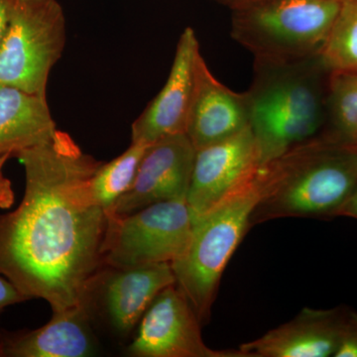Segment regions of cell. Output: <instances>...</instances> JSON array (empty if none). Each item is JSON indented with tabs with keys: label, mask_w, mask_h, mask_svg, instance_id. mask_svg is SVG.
<instances>
[{
	"label": "cell",
	"mask_w": 357,
	"mask_h": 357,
	"mask_svg": "<svg viewBox=\"0 0 357 357\" xmlns=\"http://www.w3.org/2000/svg\"><path fill=\"white\" fill-rule=\"evenodd\" d=\"M249 128L245 93H236L220 83L203 56L196 66L194 93L187 134L196 150L227 139Z\"/></svg>",
	"instance_id": "4fadbf2b"
},
{
	"label": "cell",
	"mask_w": 357,
	"mask_h": 357,
	"mask_svg": "<svg viewBox=\"0 0 357 357\" xmlns=\"http://www.w3.org/2000/svg\"><path fill=\"white\" fill-rule=\"evenodd\" d=\"M332 73L321 55L295 62L255 61L245 96L261 165L321 136Z\"/></svg>",
	"instance_id": "7a4b0ae2"
},
{
	"label": "cell",
	"mask_w": 357,
	"mask_h": 357,
	"mask_svg": "<svg viewBox=\"0 0 357 357\" xmlns=\"http://www.w3.org/2000/svg\"><path fill=\"white\" fill-rule=\"evenodd\" d=\"M338 217L351 218L357 220V185L345 203L342 204L340 210L338 211Z\"/></svg>",
	"instance_id": "cb8c5ba5"
},
{
	"label": "cell",
	"mask_w": 357,
	"mask_h": 357,
	"mask_svg": "<svg viewBox=\"0 0 357 357\" xmlns=\"http://www.w3.org/2000/svg\"><path fill=\"white\" fill-rule=\"evenodd\" d=\"M15 0H0V45L6 35Z\"/></svg>",
	"instance_id": "603a6c76"
},
{
	"label": "cell",
	"mask_w": 357,
	"mask_h": 357,
	"mask_svg": "<svg viewBox=\"0 0 357 357\" xmlns=\"http://www.w3.org/2000/svg\"><path fill=\"white\" fill-rule=\"evenodd\" d=\"M261 166L250 128L196 150L187 203L192 220L220 204Z\"/></svg>",
	"instance_id": "9c48e42d"
},
{
	"label": "cell",
	"mask_w": 357,
	"mask_h": 357,
	"mask_svg": "<svg viewBox=\"0 0 357 357\" xmlns=\"http://www.w3.org/2000/svg\"><path fill=\"white\" fill-rule=\"evenodd\" d=\"M199 55L196 33L187 27L178 39L165 84L132 123V142L150 145L166 136L185 133Z\"/></svg>",
	"instance_id": "8fae6325"
},
{
	"label": "cell",
	"mask_w": 357,
	"mask_h": 357,
	"mask_svg": "<svg viewBox=\"0 0 357 357\" xmlns=\"http://www.w3.org/2000/svg\"><path fill=\"white\" fill-rule=\"evenodd\" d=\"M23 294L11 283L6 277L0 275V316L7 307L27 301Z\"/></svg>",
	"instance_id": "44dd1931"
},
{
	"label": "cell",
	"mask_w": 357,
	"mask_h": 357,
	"mask_svg": "<svg viewBox=\"0 0 357 357\" xmlns=\"http://www.w3.org/2000/svg\"><path fill=\"white\" fill-rule=\"evenodd\" d=\"M65 44V14L57 0H15L0 45V84L47 98Z\"/></svg>",
	"instance_id": "8992f818"
},
{
	"label": "cell",
	"mask_w": 357,
	"mask_h": 357,
	"mask_svg": "<svg viewBox=\"0 0 357 357\" xmlns=\"http://www.w3.org/2000/svg\"><path fill=\"white\" fill-rule=\"evenodd\" d=\"M91 307H77L53 314L51 321L33 331L6 332L2 337L1 357H86L96 352L91 328Z\"/></svg>",
	"instance_id": "9a60e30c"
},
{
	"label": "cell",
	"mask_w": 357,
	"mask_h": 357,
	"mask_svg": "<svg viewBox=\"0 0 357 357\" xmlns=\"http://www.w3.org/2000/svg\"><path fill=\"white\" fill-rule=\"evenodd\" d=\"M192 230L187 199L160 202L121 217L109 215L103 262L112 268L171 264L184 255Z\"/></svg>",
	"instance_id": "52a82bcc"
},
{
	"label": "cell",
	"mask_w": 357,
	"mask_h": 357,
	"mask_svg": "<svg viewBox=\"0 0 357 357\" xmlns=\"http://www.w3.org/2000/svg\"><path fill=\"white\" fill-rule=\"evenodd\" d=\"M2 337H3V331H0V357H1Z\"/></svg>",
	"instance_id": "484cf974"
},
{
	"label": "cell",
	"mask_w": 357,
	"mask_h": 357,
	"mask_svg": "<svg viewBox=\"0 0 357 357\" xmlns=\"http://www.w3.org/2000/svg\"><path fill=\"white\" fill-rule=\"evenodd\" d=\"M149 145L131 142L119 157L102 163L91 178V188L96 203L109 213L124 192L128 191Z\"/></svg>",
	"instance_id": "ac0fdd59"
},
{
	"label": "cell",
	"mask_w": 357,
	"mask_h": 357,
	"mask_svg": "<svg viewBox=\"0 0 357 357\" xmlns=\"http://www.w3.org/2000/svg\"><path fill=\"white\" fill-rule=\"evenodd\" d=\"M319 137L357 149V72L332 73L325 128Z\"/></svg>",
	"instance_id": "e0dca14e"
},
{
	"label": "cell",
	"mask_w": 357,
	"mask_h": 357,
	"mask_svg": "<svg viewBox=\"0 0 357 357\" xmlns=\"http://www.w3.org/2000/svg\"><path fill=\"white\" fill-rule=\"evenodd\" d=\"M138 325L126 351L130 356L243 357L238 349L215 351L204 344L201 321L176 284L157 295Z\"/></svg>",
	"instance_id": "ba28073f"
},
{
	"label": "cell",
	"mask_w": 357,
	"mask_h": 357,
	"mask_svg": "<svg viewBox=\"0 0 357 357\" xmlns=\"http://www.w3.org/2000/svg\"><path fill=\"white\" fill-rule=\"evenodd\" d=\"M250 227L275 218H337L357 185V149L318 137L260 167Z\"/></svg>",
	"instance_id": "3957f363"
},
{
	"label": "cell",
	"mask_w": 357,
	"mask_h": 357,
	"mask_svg": "<svg viewBox=\"0 0 357 357\" xmlns=\"http://www.w3.org/2000/svg\"><path fill=\"white\" fill-rule=\"evenodd\" d=\"M260 167L238 189L192 220L189 245L184 255L171 263L176 286L202 325L210 319L227 263L250 229L251 215L261 196Z\"/></svg>",
	"instance_id": "277c9868"
},
{
	"label": "cell",
	"mask_w": 357,
	"mask_h": 357,
	"mask_svg": "<svg viewBox=\"0 0 357 357\" xmlns=\"http://www.w3.org/2000/svg\"><path fill=\"white\" fill-rule=\"evenodd\" d=\"M196 148L187 134L166 136L149 145L135 180L107 215H128L150 204L187 199Z\"/></svg>",
	"instance_id": "30bf717a"
},
{
	"label": "cell",
	"mask_w": 357,
	"mask_h": 357,
	"mask_svg": "<svg viewBox=\"0 0 357 357\" xmlns=\"http://www.w3.org/2000/svg\"><path fill=\"white\" fill-rule=\"evenodd\" d=\"M15 157L25 194L16 210L0 215V275L28 300L48 302L53 314L93 309L109 215L91 182L103 162L61 130Z\"/></svg>",
	"instance_id": "6da1fadb"
},
{
	"label": "cell",
	"mask_w": 357,
	"mask_h": 357,
	"mask_svg": "<svg viewBox=\"0 0 357 357\" xmlns=\"http://www.w3.org/2000/svg\"><path fill=\"white\" fill-rule=\"evenodd\" d=\"M321 57L333 73L357 72V0L340 2Z\"/></svg>",
	"instance_id": "d6986e66"
},
{
	"label": "cell",
	"mask_w": 357,
	"mask_h": 357,
	"mask_svg": "<svg viewBox=\"0 0 357 357\" xmlns=\"http://www.w3.org/2000/svg\"><path fill=\"white\" fill-rule=\"evenodd\" d=\"M333 357H357V312L349 309Z\"/></svg>",
	"instance_id": "ffe728a7"
},
{
	"label": "cell",
	"mask_w": 357,
	"mask_h": 357,
	"mask_svg": "<svg viewBox=\"0 0 357 357\" xmlns=\"http://www.w3.org/2000/svg\"><path fill=\"white\" fill-rule=\"evenodd\" d=\"M170 263H155L129 268L107 267L96 289L102 296L103 309L110 325L128 335L164 289L175 285Z\"/></svg>",
	"instance_id": "5bb4252c"
},
{
	"label": "cell",
	"mask_w": 357,
	"mask_h": 357,
	"mask_svg": "<svg viewBox=\"0 0 357 357\" xmlns=\"http://www.w3.org/2000/svg\"><path fill=\"white\" fill-rule=\"evenodd\" d=\"M342 0H262L232 11V39L255 61L285 63L321 55Z\"/></svg>",
	"instance_id": "5b68a950"
},
{
	"label": "cell",
	"mask_w": 357,
	"mask_h": 357,
	"mask_svg": "<svg viewBox=\"0 0 357 357\" xmlns=\"http://www.w3.org/2000/svg\"><path fill=\"white\" fill-rule=\"evenodd\" d=\"M213 1L222 4V6L227 7L230 10L234 11L252 6V4L262 1V0H213Z\"/></svg>",
	"instance_id": "d4e9b609"
},
{
	"label": "cell",
	"mask_w": 357,
	"mask_h": 357,
	"mask_svg": "<svg viewBox=\"0 0 357 357\" xmlns=\"http://www.w3.org/2000/svg\"><path fill=\"white\" fill-rule=\"evenodd\" d=\"M57 130L47 98L0 84V155L15 157L48 142Z\"/></svg>",
	"instance_id": "2e32d148"
},
{
	"label": "cell",
	"mask_w": 357,
	"mask_h": 357,
	"mask_svg": "<svg viewBox=\"0 0 357 357\" xmlns=\"http://www.w3.org/2000/svg\"><path fill=\"white\" fill-rule=\"evenodd\" d=\"M349 307H305L296 318L239 347L243 357L335 356Z\"/></svg>",
	"instance_id": "7c38bea8"
},
{
	"label": "cell",
	"mask_w": 357,
	"mask_h": 357,
	"mask_svg": "<svg viewBox=\"0 0 357 357\" xmlns=\"http://www.w3.org/2000/svg\"><path fill=\"white\" fill-rule=\"evenodd\" d=\"M10 157L8 154L0 155V208L1 210H8L14 204L13 185L10 181L4 177L2 174L4 164Z\"/></svg>",
	"instance_id": "7402d4cb"
}]
</instances>
